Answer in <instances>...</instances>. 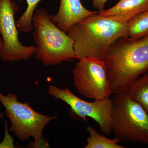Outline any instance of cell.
Returning <instances> with one entry per match:
<instances>
[{
	"mask_svg": "<svg viewBox=\"0 0 148 148\" xmlns=\"http://www.w3.org/2000/svg\"><path fill=\"white\" fill-rule=\"evenodd\" d=\"M49 94L68 104L72 112L78 117L86 120L90 117L95 121L103 133L109 136L112 133L111 115L113 101L110 98L101 100L87 102L74 95L67 88L64 89L50 85L48 90Z\"/></svg>",
	"mask_w": 148,
	"mask_h": 148,
	"instance_id": "obj_8",
	"label": "cell"
},
{
	"mask_svg": "<svg viewBox=\"0 0 148 148\" xmlns=\"http://www.w3.org/2000/svg\"><path fill=\"white\" fill-rule=\"evenodd\" d=\"M0 102L4 107L6 115L10 120V130L22 142L32 137L36 142H39L42 138L45 127L58 117L36 112L29 103L18 101L17 95L13 93L4 95L0 92Z\"/></svg>",
	"mask_w": 148,
	"mask_h": 148,
	"instance_id": "obj_5",
	"label": "cell"
},
{
	"mask_svg": "<svg viewBox=\"0 0 148 148\" xmlns=\"http://www.w3.org/2000/svg\"><path fill=\"white\" fill-rule=\"evenodd\" d=\"M79 60L73 70L74 84L77 92L92 100L109 98L112 93L103 60L84 57Z\"/></svg>",
	"mask_w": 148,
	"mask_h": 148,
	"instance_id": "obj_6",
	"label": "cell"
},
{
	"mask_svg": "<svg viewBox=\"0 0 148 148\" xmlns=\"http://www.w3.org/2000/svg\"><path fill=\"white\" fill-rule=\"evenodd\" d=\"M3 47V43L2 39L1 37H0V53L1 52L2 50Z\"/></svg>",
	"mask_w": 148,
	"mask_h": 148,
	"instance_id": "obj_16",
	"label": "cell"
},
{
	"mask_svg": "<svg viewBox=\"0 0 148 148\" xmlns=\"http://www.w3.org/2000/svg\"><path fill=\"white\" fill-rule=\"evenodd\" d=\"M111 127L116 138L123 143L148 145V114L127 92L114 94Z\"/></svg>",
	"mask_w": 148,
	"mask_h": 148,
	"instance_id": "obj_4",
	"label": "cell"
},
{
	"mask_svg": "<svg viewBox=\"0 0 148 148\" xmlns=\"http://www.w3.org/2000/svg\"><path fill=\"white\" fill-rule=\"evenodd\" d=\"M109 0H92V5L94 8L98 10V12L104 10L105 5Z\"/></svg>",
	"mask_w": 148,
	"mask_h": 148,
	"instance_id": "obj_15",
	"label": "cell"
},
{
	"mask_svg": "<svg viewBox=\"0 0 148 148\" xmlns=\"http://www.w3.org/2000/svg\"><path fill=\"white\" fill-rule=\"evenodd\" d=\"M45 9H37L32 23L36 46L35 57L45 66L60 65L76 58L73 40L59 29L51 19Z\"/></svg>",
	"mask_w": 148,
	"mask_h": 148,
	"instance_id": "obj_3",
	"label": "cell"
},
{
	"mask_svg": "<svg viewBox=\"0 0 148 148\" xmlns=\"http://www.w3.org/2000/svg\"><path fill=\"white\" fill-rule=\"evenodd\" d=\"M103 61L112 94L127 92L136 79L148 72V34L138 39L118 40Z\"/></svg>",
	"mask_w": 148,
	"mask_h": 148,
	"instance_id": "obj_1",
	"label": "cell"
},
{
	"mask_svg": "<svg viewBox=\"0 0 148 148\" xmlns=\"http://www.w3.org/2000/svg\"><path fill=\"white\" fill-rule=\"evenodd\" d=\"M127 92L148 114V72L136 79Z\"/></svg>",
	"mask_w": 148,
	"mask_h": 148,
	"instance_id": "obj_11",
	"label": "cell"
},
{
	"mask_svg": "<svg viewBox=\"0 0 148 148\" xmlns=\"http://www.w3.org/2000/svg\"><path fill=\"white\" fill-rule=\"evenodd\" d=\"M148 34V10L133 17L127 23V38L138 39Z\"/></svg>",
	"mask_w": 148,
	"mask_h": 148,
	"instance_id": "obj_12",
	"label": "cell"
},
{
	"mask_svg": "<svg viewBox=\"0 0 148 148\" xmlns=\"http://www.w3.org/2000/svg\"><path fill=\"white\" fill-rule=\"evenodd\" d=\"M148 10V0H119L115 5L98 12L106 18L127 23L133 17Z\"/></svg>",
	"mask_w": 148,
	"mask_h": 148,
	"instance_id": "obj_10",
	"label": "cell"
},
{
	"mask_svg": "<svg viewBox=\"0 0 148 148\" xmlns=\"http://www.w3.org/2000/svg\"><path fill=\"white\" fill-rule=\"evenodd\" d=\"M21 1L22 0H17ZM41 0H26L27 7L26 10L16 21V27L18 32L28 33L33 31L34 28L32 20L35 10L38 3Z\"/></svg>",
	"mask_w": 148,
	"mask_h": 148,
	"instance_id": "obj_14",
	"label": "cell"
},
{
	"mask_svg": "<svg viewBox=\"0 0 148 148\" xmlns=\"http://www.w3.org/2000/svg\"><path fill=\"white\" fill-rule=\"evenodd\" d=\"M87 130L89 134L87 138V145L85 148H125L124 146L119 145L120 141L115 138L109 139L101 135L93 127L88 126Z\"/></svg>",
	"mask_w": 148,
	"mask_h": 148,
	"instance_id": "obj_13",
	"label": "cell"
},
{
	"mask_svg": "<svg viewBox=\"0 0 148 148\" xmlns=\"http://www.w3.org/2000/svg\"><path fill=\"white\" fill-rule=\"evenodd\" d=\"M19 8L12 0H0V34L3 47L0 58L4 61H27L36 53L35 46H26L18 39L14 19Z\"/></svg>",
	"mask_w": 148,
	"mask_h": 148,
	"instance_id": "obj_7",
	"label": "cell"
},
{
	"mask_svg": "<svg viewBox=\"0 0 148 148\" xmlns=\"http://www.w3.org/2000/svg\"><path fill=\"white\" fill-rule=\"evenodd\" d=\"M98 12L88 10L80 0H60L58 12L51 15V19L59 29L67 33L74 25Z\"/></svg>",
	"mask_w": 148,
	"mask_h": 148,
	"instance_id": "obj_9",
	"label": "cell"
},
{
	"mask_svg": "<svg viewBox=\"0 0 148 148\" xmlns=\"http://www.w3.org/2000/svg\"><path fill=\"white\" fill-rule=\"evenodd\" d=\"M74 41L76 59L92 57L103 60L111 46L127 38V23L92 14L72 27L67 33Z\"/></svg>",
	"mask_w": 148,
	"mask_h": 148,
	"instance_id": "obj_2",
	"label": "cell"
}]
</instances>
